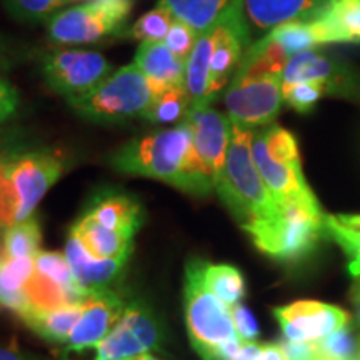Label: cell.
I'll return each mask as SVG.
<instances>
[{
    "mask_svg": "<svg viewBox=\"0 0 360 360\" xmlns=\"http://www.w3.org/2000/svg\"><path fill=\"white\" fill-rule=\"evenodd\" d=\"M184 305L188 339L202 360H219V352L229 342L238 339L232 310L205 287L202 260L193 259L186 267Z\"/></svg>",
    "mask_w": 360,
    "mask_h": 360,
    "instance_id": "obj_6",
    "label": "cell"
},
{
    "mask_svg": "<svg viewBox=\"0 0 360 360\" xmlns=\"http://www.w3.org/2000/svg\"><path fill=\"white\" fill-rule=\"evenodd\" d=\"M335 217L340 224H344L345 227L354 229V231L360 232V214H340V215H335Z\"/></svg>",
    "mask_w": 360,
    "mask_h": 360,
    "instance_id": "obj_44",
    "label": "cell"
},
{
    "mask_svg": "<svg viewBox=\"0 0 360 360\" xmlns=\"http://www.w3.org/2000/svg\"><path fill=\"white\" fill-rule=\"evenodd\" d=\"M174 15L165 7H155L142 15L130 29L125 32L129 39L141 40V42H162L167 37L172 27Z\"/></svg>",
    "mask_w": 360,
    "mask_h": 360,
    "instance_id": "obj_31",
    "label": "cell"
},
{
    "mask_svg": "<svg viewBox=\"0 0 360 360\" xmlns=\"http://www.w3.org/2000/svg\"><path fill=\"white\" fill-rule=\"evenodd\" d=\"M19 105V92L11 82L0 79V125L6 124L15 114Z\"/></svg>",
    "mask_w": 360,
    "mask_h": 360,
    "instance_id": "obj_39",
    "label": "cell"
},
{
    "mask_svg": "<svg viewBox=\"0 0 360 360\" xmlns=\"http://www.w3.org/2000/svg\"><path fill=\"white\" fill-rule=\"evenodd\" d=\"M64 174V160L51 150L0 155V227L22 222Z\"/></svg>",
    "mask_w": 360,
    "mask_h": 360,
    "instance_id": "obj_3",
    "label": "cell"
},
{
    "mask_svg": "<svg viewBox=\"0 0 360 360\" xmlns=\"http://www.w3.org/2000/svg\"><path fill=\"white\" fill-rule=\"evenodd\" d=\"M34 264L35 272H39L40 276L49 278V281L60 287L62 290H65L67 295L72 299V302H82L85 299L87 292L75 281L70 265L67 262L65 254L40 250L34 257Z\"/></svg>",
    "mask_w": 360,
    "mask_h": 360,
    "instance_id": "obj_28",
    "label": "cell"
},
{
    "mask_svg": "<svg viewBox=\"0 0 360 360\" xmlns=\"http://www.w3.org/2000/svg\"><path fill=\"white\" fill-rule=\"evenodd\" d=\"M125 305L127 302L122 297L107 287L87 292L77 326L65 344V359L89 354H92L94 359L96 347L119 322Z\"/></svg>",
    "mask_w": 360,
    "mask_h": 360,
    "instance_id": "obj_13",
    "label": "cell"
},
{
    "mask_svg": "<svg viewBox=\"0 0 360 360\" xmlns=\"http://www.w3.org/2000/svg\"><path fill=\"white\" fill-rule=\"evenodd\" d=\"M92 2H97V0H92Z\"/></svg>",
    "mask_w": 360,
    "mask_h": 360,
    "instance_id": "obj_49",
    "label": "cell"
},
{
    "mask_svg": "<svg viewBox=\"0 0 360 360\" xmlns=\"http://www.w3.org/2000/svg\"><path fill=\"white\" fill-rule=\"evenodd\" d=\"M214 52V25L202 32L186 65V90L191 107H209L214 102L210 92V60Z\"/></svg>",
    "mask_w": 360,
    "mask_h": 360,
    "instance_id": "obj_22",
    "label": "cell"
},
{
    "mask_svg": "<svg viewBox=\"0 0 360 360\" xmlns=\"http://www.w3.org/2000/svg\"><path fill=\"white\" fill-rule=\"evenodd\" d=\"M278 209L267 219L242 227L262 254L282 264H299L317 250L323 231L321 205L299 202L277 204Z\"/></svg>",
    "mask_w": 360,
    "mask_h": 360,
    "instance_id": "obj_4",
    "label": "cell"
},
{
    "mask_svg": "<svg viewBox=\"0 0 360 360\" xmlns=\"http://www.w3.org/2000/svg\"><path fill=\"white\" fill-rule=\"evenodd\" d=\"M191 110V98L186 87H172L155 97L143 119L152 124H172L186 120Z\"/></svg>",
    "mask_w": 360,
    "mask_h": 360,
    "instance_id": "obj_30",
    "label": "cell"
},
{
    "mask_svg": "<svg viewBox=\"0 0 360 360\" xmlns=\"http://www.w3.org/2000/svg\"><path fill=\"white\" fill-rule=\"evenodd\" d=\"M22 58V51L11 40L0 35V72L11 70Z\"/></svg>",
    "mask_w": 360,
    "mask_h": 360,
    "instance_id": "obj_41",
    "label": "cell"
},
{
    "mask_svg": "<svg viewBox=\"0 0 360 360\" xmlns=\"http://www.w3.org/2000/svg\"><path fill=\"white\" fill-rule=\"evenodd\" d=\"M132 360H165V359H160L159 355H155L154 352H146V354L137 355V357H134Z\"/></svg>",
    "mask_w": 360,
    "mask_h": 360,
    "instance_id": "obj_45",
    "label": "cell"
},
{
    "mask_svg": "<svg viewBox=\"0 0 360 360\" xmlns=\"http://www.w3.org/2000/svg\"><path fill=\"white\" fill-rule=\"evenodd\" d=\"M224 102L232 124L245 129L272 124L283 102L282 75H233Z\"/></svg>",
    "mask_w": 360,
    "mask_h": 360,
    "instance_id": "obj_11",
    "label": "cell"
},
{
    "mask_svg": "<svg viewBox=\"0 0 360 360\" xmlns=\"http://www.w3.org/2000/svg\"><path fill=\"white\" fill-rule=\"evenodd\" d=\"M252 360H287L281 344H259L257 352Z\"/></svg>",
    "mask_w": 360,
    "mask_h": 360,
    "instance_id": "obj_42",
    "label": "cell"
},
{
    "mask_svg": "<svg viewBox=\"0 0 360 360\" xmlns=\"http://www.w3.org/2000/svg\"><path fill=\"white\" fill-rule=\"evenodd\" d=\"M307 80H322L332 85L335 92H345L352 79H349L347 69L344 65L310 49V51L292 56L287 60L282 70V90L294 84L307 82Z\"/></svg>",
    "mask_w": 360,
    "mask_h": 360,
    "instance_id": "obj_18",
    "label": "cell"
},
{
    "mask_svg": "<svg viewBox=\"0 0 360 360\" xmlns=\"http://www.w3.org/2000/svg\"><path fill=\"white\" fill-rule=\"evenodd\" d=\"M330 4L332 0H244V12L255 29L267 30L287 22L315 19Z\"/></svg>",
    "mask_w": 360,
    "mask_h": 360,
    "instance_id": "obj_16",
    "label": "cell"
},
{
    "mask_svg": "<svg viewBox=\"0 0 360 360\" xmlns=\"http://www.w3.org/2000/svg\"><path fill=\"white\" fill-rule=\"evenodd\" d=\"M109 164L122 174L162 180L195 197L215 191V180L197 152L187 120L124 143L109 157Z\"/></svg>",
    "mask_w": 360,
    "mask_h": 360,
    "instance_id": "obj_1",
    "label": "cell"
},
{
    "mask_svg": "<svg viewBox=\"0 0 360 360\" xmlns=\"http://www.w3.org/2000/svg\"><path fill=\"white\" fill-rule=\"evenodd\" d=\"M40 242L42 231L35 215L8 225L4 232V259L35 257L40 252Z\"/></svg>",
    "mask_w": 360,
    "mask_h": 360,
    "instance_id": "obj_29",
    "label": "cell"
},
{
    "mask_svg": "<svg viewBox=\"0 0 360 360\" xmlns=\"http://www.w3.org/2000/svg\"><path fill=\"white\" fill-rule=\"evenodd\" d=\"M354 285L352 290H350V302H352L354 312H355V322L360 327V276L354 277Z\"/></svg>",
    "mask_w": 360,
    "mask_h": 360,
    "instance_id": "obj_43",
    "label": "cell"
},
{
    "mask_svg": "<svg viewBox=\"0 0 360 360\" xmlns=\"http://www.w3.org/2000/svg\"><path fill=\"white\" fill-rule=\"evenodd\" d=\"M8 15L20 22L47 20L57 8L69 6L70 0H0Z\"/></svg>",
    "mask_w": 360,
    "mask_h": 360,
    "instance_id": "obj_34",
    "label": "cell"
},
{
    "mask_svg": "<svg viewBox=\"0 0 360 360\" xmlns=\"http://www.w3.org/2000/svg\"><path fill=\"white\" fill-rule=\"evenodd\" d=\"M186 120L191 125L197 152L217 186L231 143V119L209 105L191 107Z\"/></svg>",
    "mask_w": 360,
    "mask_h": 360,
    "instance_id": "obj_15",
    "label": "cell"
},
{
    "mask_svg": "<svg viewBox=\"0 0 360 360\" xmlns=\"http://www.w3.org/2000/svg\"><path fill=\"white\" fill-rule=\"evenodd\" d=\"M0 360H45L40 355L20 347L15 340L0 342Z\"/></svg>",
    "mask_w": 360,
    "mask_h": 360,
    "instance_id": "obj_40",
    "label": "cell"
},
{
    "mask_svg": "<svg viewBox=\"0 0 360 360\" xmlns=\"http://www.w3.org/2000/svg\"><path fill=\"white\" fill-rule=\"evenodd\" d=\"M355 360H360V337H359V349H357V355H355Z\"/></svg>",
    "mask_w": 360,
    "mask_h": 360,
    "instance_id": "obj_46",
    "label": "cell"
},
{
    "mask_svg": "<svg viewBox=\"0 0 360 360\" xmlns=\"http://www.w3.org/2000/svg\"><path fill=\"white\" fill-rule=\"evenodd\" d=\"M282 94L283 102L290 109L299 112V114H309L322 97L335 94V90L332 89V85L322 82V80H307V82H299L283 89Z\"/></svg>",
    "mask_w": 360,
    "mask_h": 360,
    "instance_id": "obj_33",
    "label": "cell"
},
{
    "mask_svg": "<svg viewBox=\"0 0 360 360\" xmlns=\"http://www.w3.org/2000/svg\"><path fill=\"white\" fill-rule=\"evenodd\" d=\"M360 337V335H359ZM359 337L354 334L350 326L340 328L326 339L315 342L319 355L330 360H355L359 349Z\"/></svg>",
    "mask_w": 360,
    "mask_h": 360,
    "instance_id": "obj_35",
    "label": "cell"
},
{
    "mask_svg": "<svg viewBox=\"0 0 360 360\" xmlns=\"http://www.w3.org/2000/svg\"><path fill=\"white\" fill-rule=\"evenodd\" d=\"M233 0H160L159 6L172 13L174 19L186 22L197 34L210 29Z\"/></svg>",
    "mask_w": 360,
    "mask_h": 360,
    "instance_id": "obj_26",
    "label": "cell"
},
{
    "mask_svg": "<svg viewBox=\"0 0 360 360\" xmlns=\"http://www.w3.org/2000/svg\"><path fill=\"white\" fill-rule=\"evenodd\" d=\"M269 37L281 45V49L287 53V57L310 51L315 45L328 44L327 34L319 15L309 20L287 22L270 30Z\"/></svg>",
    "mask_w": 360,
    "mask_h": 360,
    "instance_id": "obj_25",
    "label": "cell"
},
{
    "mask_svg": "<svg viewBox=\"0 0 360 360\" xmlns=\"http://www.w3.org/2000/svg\"><path fill=\"white\" fill-rule=\"evenodd\" d=\"M202 278L205 287L229 307L240 304L247 287L244 274L229 264H210L202 260Z\"/></svg>",
    "mask_w": 360,
    "mask_h": 360,
    "instance_id": "obj_27",
    "label": "cell"
},
{
    "mask_svg": "<svg viewBox=\"0 0 360 360\" xmlns=\"http://www.w3.org/2000/svg\"><path fill=\"white\" fill-rule=\"evenodd\" d=\"M35 272L34 257L4 259L0 267V290L20 292Z\"/></svg>",
    "mask_w": 360,
    "mask_h": 360,
    "instance_id": "obj_36",
    "label": "cell"
},
{
    "mask_svg": "<svg viewBox=\"0 0 360 360\" xmlns=\"http://www.w3.org/2000/svg\"><path fill=\"white\" fill-rule=\"evenodd\" d=\"M164 326L159 315L143 300H130L119 322L96 347L94 360H132L154 352L164 342Z\"/></svg>",
    "mask_w": 360,
    "mask_h": 360,
    "instance_id": "obj_9",
    "label": "cell"
},
{
    "mask_svg": "<svg viewBox=\"0 0 360 360\" xmlns=\"http://www.w3.org/2000/svg\"><path fill=\"white\" fill-rule=\"evenodd\" d=\"M231 310H232L233 327H236L238 339L244 342V344L257 340L259 326H257V321H255L254 314H252L244 304L233 305V307H231Z\"/></svg>",
    "mask_w": 360,
    "mask_h": 360,
    "instance_id": "obj_38",
    "label": "cell"
},
{
    "mask_svg": "<svg viewBox=\"0 0 360 360\" xmlns=\"http://www.w3.org/2000/svg\"><path fill=\"white\" fill-rule=\"evenodd\" d=\"M199 35L200 34H197L191 25L186 24V22L174 19L172 27H170L167 37H165L164 42L167 44V47L172 51L175 57L187 64L188 57H191L193 47H195Z\"/></svg>",
    "mask_w": 360,
    "mask_h": 360,
    "instance_id": "obj_37",
    "label": "cell"
},
{
    "mask_svg": "<svg viewBox=\"0 0 360 360\" xmlns=\"http://www.w3.org/2000/svg\"><path fill=\"white\" fill-rule=\"evenodd\" d=\"M2 262H4V259H2V255H0V267H2Z\"/></svg>",
    "mask_w": 360,
    "mask_h": 360,
    "instance_id": "obj_48",
    "label": "cell"
},
{
    "mask_svg": "<svg viewBox=\"0 0 360 360\" xmlns=\"http://www.w3.org/2000/svg\"><path fill=\"white\" fill-rule=\"evenodd\" d=\"M80 314H82V302L64 304L56 309L29 314L24 322L44 340L52 344H67L77 326Z\"/></svg>",
    "mask_w": 360,
    "mask_h": 360,
    "instance_id": "obj_23",
    "label": "cell"
},
{
    "mask_svg": "<svg viewBox=\"0 0 360 360\" xmlns=\"http://www.w3.org/2000/svg\"><path fill=\"white\" fill-rule=\"evenodd\" d=\"M282 334L292 342H319L350 326V314L319 300H299L274 309Z\"/></svg>",
    "mask_w": 360,
    "mask_h": 360,
    "instance_id": "obj_14",
    "label": "cell"
},
{
    "mask_svg": "<svg viewBox=\"0 0 360 360\" xmlns=\"http://www.w3.org/2000/svg\"><path fill=\"white\" fill-rule=\"evenodd\" d=\"M319 19L328 44H360V0H332Z\"/></svg>",
    "mask_w": 360,
    "mask_h": 360,
    "instance_id": "obj_24",
    "label": "cell"
},
{
    "mask_svg": "<svg viewBox=\"0 0 360 360\" xmlns=\"http://www.w3.org/2000/svg\"><path fill=\"white\" fill-rule=\"evenodd\" d=\"M132 0H97L56 12L45 20L47 37L58 45L94 44L119 34L127 22Z\"/></svg>",
    "mask_w": 360,
    "mask_h": 360,
    "instance_id": "obj_8",
    "label": "cell"
},
{
    "mask_svg": "<svg viewBox=\"0 0 360 360\" xmlns=\"http://www.w3.org/2000/svg\"><path fill=\"white\" fill-rule=\"evenodd\" d=\"M249 47L250 30L244 0H233L214 24V52L210 60V92L214 101L233 79Z\"/></svg>",
    "mask_w": 360,
    "mask_h": 360,
    "instance_id": "obj_12",
    "label": "cell"
},
{
    "mask_svg": "<svg viewBox=\"0 0 360 360\" xmlns=\"http://www.w3.org/2000/svg\"><path fill=\"white\" fill-rule=\"evenodd\" d=\"M323 231L326 237L332 238L349 257V272L354 277L360 276V232L345 227L337 220L335 215H323Z\"/></svg>",
    "mask_w": 360,
    "mask_h": 360,
    "instance_id": "obj_32",
    "label": "cell"
},
{
    "mask_svg": "<svg viewBox=\"0 0 360 360\" xmlns=\"http://www.w3.org/2000/svg\"><path fill=\"white\" fill-rule=\"evenodd\" d=\"M315 360H330V359H326V357H322V355H319V357Z\"/></svg>",
    "mask_w": 360,
    "mask_h": 360,
    "instance_id": "obj_47",
    "label": "cell"
},
{
    "mask_svg": "<svg viewBox=\"0 0 360 360\" xmlns=\"http://www.w3.org/2000/svg\"><path fill=\"white\" fill-rule=\"evenodd\" d=\"M112 72L102 53L84 49H58L45 53L42 74L53 92L67 102L87 96Z\"/></svg>",
    "mask_w": 360,
    "mask_h": 360,
    "instance_id": "obj_10",
    "label": "cell"
},
{
    "mask_svg": "<svg viewBox=\"0 0 360 360\" xmlns=\"http://www.w3.org/2000/svg\"><path fill=\"white\" fill-rule=\"evenodd\" d=\"M134 64L146 75L155 97L172 87H186V62L172 53L167 44L142 42L135 53Z\"/></svg>",
    "mask_w": 360,
    "mask_h": 360,
    "instance_id": "obj_17",
    "label": "cell"
},
{
    "mask_svg": "<svg viewBox=\"0 0 360 360\" xmlns=\"http://www.w3.org/2000/svg\"><path fill=\"white\" fill-rule=\"evenodd\" d=\"M155 101V92L135 64L112 72L87 96L70 101L69 105L85 120L96 124H120L146 117Z\"/></svg>",
    "mask_w": 360,
    "mask_h": 360,
    "instance_id": "obj_7",
    "label": "cell"
},
{
    "mask_svg": "<svg viewBox=\"0 0 360 360\" xmlns=\"http://www.w3.org/2000/svg\"><path fill=\"white\" fill-rule=\"evenodd\" d=\"M70 233H74L82 242L85 249L98 259L129 260L132 254L134 236L103 227L85 215L72 225Z\"/></svg>",
    "mask_w": 360,
    "mask_h": 360,
    "instance_id": "obj_21",
    "label": "cell"
},
{
    "mask_svg": "<svg viewBox=\"0 0 360 360\" xmlns=\"http://www.w3.org/2000/svg\"><path fill=\"white\" fill-rule=\"evenodd\" d=\"M65 257L75 281L85 292L103 289L114 282L122 272L127 260L124 259H98L85 249L82 242L70 233L65 244Z\"/></svg>",
    "mask_w": 360,
    "mask_h": 360,
    "instance_id": "obj_19",
    "label": "cell"
},
{
    "mask_svg": "<svg viewBox=\"0 0 360 360\" xmlns=\"http://www.w3.org/2000/svg\"><path fill=\"white\" fill-rule=\"evenodd\" d=\"M252 129L232 124L225 165L215 186L225 207L242 227L267 219L278 209L252 157Z\"/></svg>",
    "mask_w": 360,
    "mask_h": 360,
    "instance_id": "obj_2",
    "label": "cell"
},
{
    "mask_svg": "<svg viewBox=\"0 0 360 360\" xmlns=\"http://www.w3.org/2000/svg\"><path fill=\"white\" fill-rule=\"evenodd\" d=\"M252 157L277 204L321 205L302 170L295 135L277 124L252 135Z\"/></svg>",
    "mask_w": 360,
    "mask_h": 360,
    "instance_id": "obj_5",
    "label": "cell"
},
{
    "mask_svg": "<svg viewBox=\"0 0 360 360\" xmlns=\"http://www.w3.org/2000/svg\"><path fill=\"white\" fill-rule=\"evenodd\" d=\"M85 217L96 220L107 229L135 236L142 227V205L132 195L119 192H107L90 202Z\"/></svg>",
    "mask_w": 360,
    "mask_h": 360,
    "instance_id": "obj_20",
    "label": "cell"
}]
</instances>
